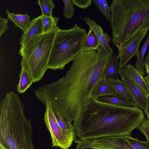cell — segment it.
<instances>
[{
	"label": "cell",
	"instance_id": "8fae6325",
	"mask_svg": "<svg viewBox=\"0 0 149 149\" xmlns=\"http://www.w3.org/2000/svg\"><path fill=\"white\" fill-rule=\"evenodd\" d=\"M83 19L95 34L99 42L100 47L106 49L113 50L110 46L111 39L109 34L104 32L102 27L89 17H86Z\"/></svg>",
	"mask_w": 149,
	"mask_h": 149
},
{
	"label": "cell",
	"instance_id": "836d02e7",
	"mask_svg": "<svg viewBox=\"0 0 149 149\" xmlns=\"http://www.w3.org/2000/svg\"><path fill=\"white\" fill-rule=\"evenodd\" d=\"M144 78L149 86V74H147V75L144 77Z\"/></svg>",
	"mask_w": 149,
	"mask_h": 149
},
{
	"label": "cell",
	"instance_id": "3957f363",
	"mask_svg": "<svg viewBox=\"0 0 149 149\" xmlns=\"http://www.w3.org/2000/svg\"><path fill=\"white\" fill-rule=\"evenodd\" d=\"M18 95L8 92L0 103V144L6 149H35L33 127Z\"/></svg>",
	"mask_w": 149,
	"mask_h": 149
},
{
	"label": "cell",
	"instance_id": "ba28073f",
	"mask_svg": "<svg viewBox=\"0 0 149 149\" xmlns=\"http://www.w3.org/2000/svg\"><path fill=\"white\" fill-rule=\"evenodd\" d=\"M148 31L141 32L123 45L116 46L118 50V56L120 59L119 69L123 68L133 56L138 55L141 42Z\"/></svg>",
	"mask_w": 149,
	"mask_h": 149
},
{
	"label": "cell",
	"instance_id": "4fadbf2b",
	"mask_svg": "<svg viewBox=\"0 0 149 149\" xmlns=\"http://www.w3.org/2000/svg\"><path fill=\"white\" fill-rule=\"evenodd\" d=\"M104 96H118L113 86L105 77L100 80L94 88L91 98L96 99Z\"/></svg>",
	"mask_w": 149,
	"mask_h": 149
},
{
	"label": "cell",
	"instance_id": "d6986e66",
	"mask_svg": "<svg viewBox=\"0 0 149 149\" xmlns=\"http://www.w3.org/2000/svg\"><path fill=\"white\" fill-rule=\"evenodd\" d=\"M119 58L118 56L113 53L104 75V77L107 79H118V75Z\"/></svg>",
	"mask_w": 149,
	"mask_h": 149
},
{
	"label": "cell",
	"instance_id": "30bf717a",
	"mask_svg": "<svg viewBox=\"0 0 149 149\" xmlns=\"http://www.w3.org/2000/svg\"><path fill=\"white\" fill-rule=\"evenodd\" d=\"M125 137L105 136L86 141L90 143L105 146L112 149H134L127 142Z\"/></svg>",
	"mask_w": 149,
	"mask_h": 149
},
{
	"label": "cell",
	"instance_id": "277c9868",
	"mask_svg": "<svg viewBox=\"0 0 149 149\" xmlns=\"http://www.w3.org/2000/svg\"><path fill=\"white\" fill-rule=\"evenodd\" d=\"M112 41L122 46L149 30V0H113L109 6Z\"/></svg>",
	"mask_w": 149,
	"mask_h": 149
},
{
	"label": "cell",
	"instance_id": "9c48e42d",
	"mask_svg": "<svg viewBox=\"0 0 149 149\" xmlns=\"http://www.w3.org/2000/svg\"><path fill=\"white\" fill-rule=\"evenodd\" d=\"M118 74L132 96L133 101L144 111L146 107L147 96L134 82L124 67L118 69Z\"/></svg>",
	"mask_w": 149,
	"mask_h": 149
},
{
	"label": "cell",
	"instance_id": "8992f818",
	"mask_svg": "<svg viewBox=\"0 0 149 149\" xmlns=\"http://www.w3.org/2000/svg\"><path fill=\"white\" fill-rule=\"evenodd\" d=\"M87 33L77 24L70 29L57 31L49 60L48 69H63L82 51Z\"/></svg>",
	"mask_w": 149,
	"mask_h": 149
},
{
	"label": "cell",
	"instance_id": "f1b7e54d",
	"mask_svg": "<svg viewBox=\"0 0 149 149\" xmlns=\"http://www.w3.org/2000/svg\"><path fill=\"white\" fill-rule=\"evenodd\" d=\"M8 19L0 17V37L7 30L8 28Z\"/></svg>",
	"mask_w": 149,
	"mask_h": 149
},
{
	"label": "cell",
	"instance_id": "7402d4cb",
	"mask_svg": "<svg viewBox=\"0 0 149 149\" xmlns=\"http://www.w3.org/2000/svg\"><path fill=\"white\" fill-rule=\"evenodd\" d=\"M41 11L42 15L53 17L52 11L55 5L52 0H39L38 1Z\"/></svg>",
	"mask_w": 149,
	"mask_h": 149
},
{
	"label": "cell",
	"instance_id": "484cf974",
	"mask_svg": "<svg viewBox=\"0 0 149 149\" xmlns=\"http://www.w3.org/2000/svg\"><path fill=\"white\" fill-rule=\"evenodd\" d=\"M64 4L63 15L66 19H71L74 15V8L72 1L63 0Z\"/></svg>",
	"mask_w": 149,
	"mask_h": 149
},
{
	"label": "cell",
	"instance_id": "7a4b0ae2",
	"mask_svg": "<svg viewBox=\"0 0 149 149\" xmlns=\"http://www.w3.org/2000/svg\"><path fill=\"white\" fill-rule=\"evenodd\" d=\"M145 118L143 111L138 107H119L91 98L73 122L75 141L109 136H130L132 132Z\"/></svg>",
	"mask_w": 149,
	"mask_h": 149
},
{
	"label": "cell",
	"instance_id": "d590c367",
	"mask_svg": "<svg viewBox=\"0 0 149 149\" xmlns=\"http://www.w3.org/2000/svg\"><path fill=\"white\" fill-rule=\"evenodd\" d=\"M148 54H149V48L148 49V52L147 55H148Z\"/></svg>",
	"mask_w": 149,
	"mask_h": 149
},
{
	"label": "cell",
	"instance_id": "d6a6232c",
	"mask_svg": "<svg viewBox=\"0 0 149 149\" xmlns=\"http://www.w3.org/2000/svg\"><path fill=\"white\" fill-rule=\"evenodd\" d=\"M144 112L147 118L149 119V93L147 96L146 107Z\"/></svg>",
	"mask_w": 149,
	"mask_h": 149
},
{
	"label": "cell",
	"instance_id": "d4e9b609",
	"mask_svg": "<svg viewBox=\"0 0 149 149\" xmlns=\"http://www.w3.org/2000/svg\"><path fill=\"white\" fill-rule=\"evenodd\" d=\"M74 142L77 143L76 149H112L105 146L90 143L86 141L76 140Z\"/></svg>",
	"mask_w": 149,
	"mask_h": 149
},
{
	"label": "cell",
	"instance_id": "4dcf8cb0",
	"mask_svg": "<svg viewBox=\"0 0 149 149\" xmlns=\"http://www.w3.org/2000/svg\"><path fill=\"white\" fill-rule=\"evenodd\" d=\"M93 1L94 3L98 8L100 11L104 15V12L102 0H93Z\"/></svg>",
	"mask_w": 149,
	"mask_h": 149
},
{
	"label": "cell",
	"instance_id": "6da1fadb",
	"mask_svg": "<svg viewBox=\"0 0 149 149\" xmlns=\"http://www.w3.org/2000/svg\"><path fill=\"white\" fill-rule=\"evenodd\" d=\"M96 51H82L64 76L35 91L43 104L48 102L53 109L71 122L79 117L91 98L94 88L104 78L114 53L113 50L101 47Z\"/></svg>",
	"mask_w": 149,
	"mask_h": 149
},
{
	"label": "cell",
	"instance_id": "ffe728a7",
	"mask_svg": "<svg viewBox=\"0 0 149 149\" xmlns=\"http://www.w3.org/2000/svg\"><path fill=\"white\" fill-rule=\"evenodd\" d=\"M100 47V44L97 37L93 31L90 29L86 35L82 51L96 50Z\"/></svg>",
	"mask_w": 149,
	"mask_h": 149
},
{
	"label": "cell",
	"instance_id": "7c38bea8",
	"mask_svg": "<svg viewBox=\"0 0 149 149\" xmlns=\"http://www.w3.org/2000/svg\"><path fill=\"white\" fill-rule=\"evenodd\" d=\"M43 33L41 15L32 20L28 27L21 37L19 44L23 47L34 36Z\"/></svg>",
	"mask_w": 149,
	"mask_h": 149
},
{
	"label": "cell",
	"instance_id": "1f68e13d",
	"mask_svg": "<svg viewBox=\"0 0 149 149\" xmlns=\"http://www.w3.org/2000/svg\"><path fill=\"white\" fill-rule=\"evenodd\" d=\"M144 65L145 68V72L149 74V54L147 55L144 61Z\"/></svg>",
	"mask_w": 149,
	"mask_h": 149
},
{
	"label": "cell",
	"instance_id": "5b68a950",
	"mask_svg": "<svg viewBox=\"0 0 149 149\" xmlns=\"http://www.w3.org/2000/svg\"><path fill=\"white\" fill-rule=\"evenodd\" d=\"M59 29L57 26L52 27L45 32L34 36L20 47L21 68L26 70L34 82L40 80L48 69L53 44Z\"/></svg>",
	"mask_w": 149,
	"mask_h": 149
},
{
	"label": "cell",
	"instance_id": "83f0119b",
	"mask_svg": "<svg viewBox=\"0 0 149 149\" xmlns=\"http://www.w3.org/2000/svg\"><path fill=\"white\" fill-rule=\"evenodd\" d=\"M74 5L79 8L85 9L92 4V0H72Z\"/></svg>",
	"mask_w": 149,
	"mask_h": 149
},
{
	"label": "cell",
	"instance_id": "e575fe53",
	"mask_svg": "<svg viewBox=\"0 0 149 149\" xmlns=\"http://www.w3.org/2000/svg\"><path fill=\"white\" fill-rule=\"evenodd\" d=\"M0 149H6L3 146L0 144Z\"/></svg>",
	"mask_w": 149,
	"mask_h": 149
},
{
	"label": "cell",
	"instance_id": "2e32d148",
	"mask_svg": "<svg viewBox=\"0 0 149 149\" xmlns=\"http://www.w3.org/2000/svg\"><path fill=\"white\" fill-rule=\"evenodd\" d=\"M6 12L8 19L14 23L15 26L20 28L24 32L26 30L31 22L29 16L27 13L15 14L10 13L8 9L6 10Z\"/></svg>",
	"mask_w": 149,
	"mask_h": 149
},
{
	"label": "cell",
	"instance_id": "52a82bcc",
	"mask_svg": "<svg viewBox=\"0 0 149 149\" xmlns=\"http://www.w3.org/2000/svg\"><path fill=\"white\" fill-rule=\"evenodd\" d=\"M44 104L46 107L44 121L51 134L52 147H59L62 149H68L72 143L67 138L58 124L50 104L46 102Z\"/></svg>",
	"mask_w": 149,
	"mask_h": 149
},
{
	"label": "cell",
	"instance_id": "9a60e30c",
	"mask_svg": "<svg viewBox=\"0 0 149 149\" xmlns=\"http://www.w3.org/2000/svg\"><path fill=\"white\" fill-rule=\"evenodd\" d=\"M95 100L103 103L119 107L131 108H135L137 107L133 101L128 100L119 95L116 96H104Z\"/></svg>",
	"mask_w": 149,
	"mask_h": 149
},
{
	"label": "cell",
	"instance_id": "603a6c76",
	"mask_svg": "<svg viewBox=\"0 0 149 149\" xmlns=\"http://www.w3.org/2000/svg\"><path fill=\"white\" fill-rule=\"evenodd\" d=\"M41 15L43 33L52 27L57 26V23L59 20L58 18Z\"/></svg>",
	"mask_w": 149,
	"mask_h": 149
},
{
	"label": "cell",
	"instance_id": "4316f807",
	"mask_svg": "<svg viewBox=\"0 0 149 149\" xmlns=\"http://www.w3.org/2000/svg\"><path fill=\"white\" fill-rule=\"evenodd\" d=\"M138 128L145 135L147 141L149 142V119L145 118Z\"/></svg>",
	"mask_w": 149,
	"mask_h": 149
},
{
	"label": "cell",
	"instance_id": "ac0fdd59",
	"mask_svg": "<svg viewBox=\"0 0 149 149\" xmlns=\"http://www.w3.org/2000/svg\"><path fill=\"white\" fill-rule=\"evenodd\" d=\"M33 83L34 82L32 78L26 70L22 68L17 87V92L19 93H24Z\"/></svg>",
	"mask_w": 149,
	"mask_h": 149
},
{
	"label": "cell",
	"instance_id": "f546056e",
	"mask_svg": "<svg viewBox=\"0 0 149 149\" xmlns=\"http://www.w3.org/2000/svg\"><path fill=\"white\" fill-rule=\"evenodd\" d=\"M102 1L104 8V15L106 19L110 21L111 18V13L109 6L107 4L106 0H102Z\"/></svg>",
	"mask_w": 149,
	"mask_h": 149
},
{
	"label": "cell",
	"instance_id": "5bb4252c",
	"mask_svg": "<svg viewBox=\"0 0 149 149\" xmlns=\"http://www.w3.org/2000/svg\"><path fill=\"white\" fill-rule=\"evenodd\" d=\"M123 67L134 82L147 96L149 93V86L143 76L131 64H126Z\"/></svg>",
	"mask_w": 149,
	"mask_h": 149
},
{
	"label": "cell",
	"instance_id": "44dd1931",
	"mask_svg": "<svg viewBox=\"0 0 149 149\" xmlns=\"http://www.w3.org/2000/svg\"><path fill=\"white\" fill-rule=\"evenodd\" d=\"M149 45V33L141 49L137 56V60L135 63L136 70L143 76L145 75L144 72V57Z\"/></svg>",
	"mask_w": 149,
	"mask_h": 149
},
{
	"label": "cell",
	"instance_id": "8d00e7d4",
	"mask_svg": "<svg viewBox=\"0 0 149 149\" xmlns=\"http://www.w3.org/2000/svg\"><path fill=\"white\" fill-rule=\"evenodd\" d=\"M69 149V148L68 149Z\"/></svg>",
	"mask_w": 149,
	"mask_h": 149
},
{
	"label": "cell",
	"instance_id": "e0dca14e",
	"mask_svg": "<svg viewBox=\"0 0 149 149\" xmlns=\"http://www.w3.org/2000/svg\"><path fill=\"white\" fill-rule=\"evenodd\" d=\"M112 84L118 95L128 100L133 101V98L125 84L122 81L118 79L108 80Z\"/></svg>",
	"mask_w": 149,
	"mask_h": 149
},
{
	"label": "cell",
	"instance_id": "cb8c5ba5",
	"mask_svg": "<svg viewBox=\"0 0 149 149\" xmlns=\"http://www.w3.org/2000/svg\"><path fill=\"white\" fill-rule=\"evenodd\" d=\"M125 139L134 149H149V142L141 141L130 136H125Z\"/></svg>",
	"mask_w": 149,
	"mask_h": 149
}]
</instances>
